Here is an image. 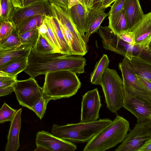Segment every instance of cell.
<instances>
[{
    "label": "cell",
    "mask_w": 151,
    "mask_h": 151,
    "mask_svg": "<svg viewBox=\"0 0 151 151\" xmlns=\"http://www.w3.org/2000/svg\"><path fill=\"white\" fill-rule=\"evenodd\" d=\"M148 47L149 49L151 50V40L148 44Z\"/></svg>",
    "instance_id": "681fc988"
},
{
    "label": "cell",
    "mask_w": 151,
    "mask_h": 151,
    "mask_svg": "<svg viewBox=\"0 0 151 151\" xmlns=\"http://www.w3.org/2000/svg\"><path fill=\"white\" fill-rule=\"evenodd\" d=\"M109 60L107 56L104 54L96 63L91 76V83L93 84L101 86L102 76L106 69L108 68Z\"/></svg>",
    "instance_id": "d4e9b609"
},
{
    "label": "cell",
    "mask_w": 151,
    "mask_h": 151,
    "mask_svg": "<svg viewBox=\"0 0 151 151\" xmlns=\"http://www.w3.org/2000/svg\"><path fill=\"white\" fill-rule=\"evenodd\" d=\"M0 21H10L11 14L14 8L11 0H0Z\"/></svg>",
    "instance_id": "f546056e"
},
{
    "label": "cell",
    "mask_w": 151,
    "mask_h": 151,
    "mask_svg": "<svg viewBox=\"0 0 151 151\" xmlns=\"http://www.w3.org/2000/svg\"><path fill=\"white\" fill-rule=\"evenodd\" d=\"M15 85V84H14ZM14 86L0 88V96H4L10 95L14 91Z\"/></svg>",
    "instance_id": "60d3db41"
},
{
    "label": "cell",
    "mask_w": 151,
    "mask_h": 151,
    "mask_svg": "<svg viewBox=\"0 0 151 151\" xmlns=\"http://www.w3.org/2000/svg\"><path fill=\"white\" fill-rule=\"evenodd\" d=\"M14 8L24 7V0H11Z\"/></svg>",
    "instance_id": "f6af8a7d"
},
{
    "label": "cell",
    "mask_w": 151,
    "mask_h": 151,
    "mask_svg": "<svg viewBox=\"0 0 151 151\" xmlns=\"http://www.w3.org/2000/svg\"><path fill=\"white\" fill-rule=\"evenodd\" d=\"M50 3L57 5L67 9L68 8V0H47Z\"/></svg>",
    "instance_id": "ab89813d"
},
{
    "label": "cell",
    "mask_w": 151,
    "mask_h": 151,
    "mask_svg": "<svg viewBox=\"0 0 151 151\" xmlns=\"http://www.w3.org/2000/svg\"><path fill=\"white\" fill-rule=\"evenodd\" d=\"M108 27L116 35L125 31H128L125 14L124 9L118 14L109 16Z\"/></svg>",
    "instance_id": "cb8c5ba5"
},
{
    "label": "cell",
    "mask_w": 151,
    "mask_h": 151,
    "mask_svg": "<svg viewBox=\"0 0 151 151\" xmlns=\"http://www.w3.org/2000/svg\"><path fill=\"white\" fill-rule=\"evenodd\" d=\"M15 28L10 21L1 22L0 27V40L7 37Z\"/></svg>",
    "instance_id": "d590c367"
},
{
    "label": "cell",
    "mask_w": 151,
    "mask_h": 151,
    "mask_svg": "<svg viewBox=\"0 0 151 151\" xmlns=\"http://www.w3.org/2000/svg\"><path fill=\"white\" fill-rule=\"evenodd\" d=\"M109 119H100L86 123L59 125L53 124L52 134L62 139L75 143L88 142L99 131L111 123Z\"/></svg>",
    "instance_id": "277c9868"
},
{
    "label": "cell",
    "mask_w": 151,
    "mask_h": 151,
    "mask_svg": "<svg viewBox=\"0 0 151 151\" xmlns=\"http://www.w3.org/2000/svg\"><path fill=\"white\" fill-rule=\"evenodd\" d=\"M70 9L73 21L86 43L85 33L87 29L88 10L81 4L74 5Z\"/></svg>",
    "instance_id": "d6986e66"
},
{
    "label": "cell",
    "mask_w": 151,
    "mask_h": 151,
    "mask_svg": "<svg viewBox=\"0 0 151 151\" xmlns=\"http://www.w3.org/2000/svg\"><path fill=\"white\" fill-rule=\"evenodd\" d=\"M151 138V120L137 122L115 151H137Z\"/></svg>",
    "instance_id": "52a82bcc"
},
{
    "label": "cell",
    "mask_w": 151,
    "mask_h": 151,
    "mask_svg": "<svg viewBox=\"0 0 151 151\" xmlns=\"http://www.w3.org/2000/svg\"><path fill=\"white\" fill-rule=\"evenodd\" d=\"M50 101L43 96L32 108L31 110L36 114L40 119L43 118L45 113L47 104Z\"/></svg>",
    "instance_id": "836d02e7"
},
{
    "label": "cell",
    "mask_w": 151,
    "mask_h": 151,
    "mask_svg": "<svg viewBox=\"0 0 151 151\" xmlns=\"http://www.w3.org/2000/svg\"><path fill=\"white\" fill-rule=\"evenodd\" d=\"M117 35L124 41L133 45L135 44V37L134 32L125 31Z\"/></svg>",
    "instance_id": "74e56055"
},
{
    "label": "cell",
    "mask_w": 151,
    "mask_h": 151,
    "mask_svg": "<svg viewBox=\"0 0 151 151\" xmlns=\"http://www.w3.org/2000/svg\"><path fill=\"white\" fill-rule=\"evenodd\" d=\"M107 107L116 113L123 107L125 92L122 80L115 70L106 68L103 73L101 86Z\"/></svg>",
    "instance_id": "5b68a950"
},
{
    "label": "cell",
    "mask_w": 151,
    "mask_h": 151,
    "mask_svg": "<svg viewBox=\"0 0 151 151\" xmlns=\"http://www.w3.org/2000/svg\"><path fill=\"white\" fill-rule=\"evenodd\" d=\"M129 122L116 115L115 119L87 142L83 151H104L122 142L129 130Z\"/></svg>",
    "instance_id": "3957f363"
},
{
    "label": "cell",
    "mask_w": 151,
    "mask_h": 151,
    "mask_svg": "<svg viewBox=\"0 0 151 151\" xmlns=\"http://www.w3.org/2000/svg\"><path fill=\"white\" fill-rule=\"evenodd\" d=\"M14 91L19 104L31 110L44 96L42 87L31 77L18 80L14 85Z\"/></svg>",
    "instance_id": "8992f818"
},
{
    "label": "cell",
    "mask_w": 151,
    "mask_h": 151,
    "mask_svg": "<svg viewBox=\"0 0 151 151\" xmlns=\"http://www.w3.org/2000/svg\"><path fill=\"white\" fill-rule=\"evenodd\" d=\"M86 65V60L81 55L59 53L42 54L32 47L24 71L34 78L49 72L62 70L80 74L84 72Z\"/></svg>",
    "instance_id": "6da1fadb"
},
{
    "label": "cell",
    "mask_w": 151,
    "mask_h": 151,
    "mask_svg": "<svg viewBox=\"0 0 151 151\" xmlns=\"http://www.w3.org/2000/svg\"><path fill=\"white\" fill-rule=\"evenodd\" d=\"M46 17L59 45L61 53L71 55L70 47L65 40L58 20L53 15Z\"/></svg>",
    "instance_id": "7402d4cb"
},
{
    "label": "cell",
    "mask_w": 151,
    "mask_h": 151,
    "mask_svg": "<svg viewBox=\"0 0 151 151\" xmlns=\"http://www.w3.org/2000/svg\"><path fill=\"white\" fill-rule=\"evenodd\" d=\"M21 45L19 34L15 28L9 36L0 40V50L12 49Z\"/></svg>",
    "instance_id": "4316f807"
},
{
    "label": "cell",
    "mask_w": 151,
    "mask_h": 151,
    "mask_svg": "<svg viewBox=\"0 0 151 151\" xmlns=\"http://www.w3.org/2000/svg\"><path fill=\"white\" fill-rule=\"evenodd\" d=\"M101 106L97 88L86 92L82 96L80 122L86 123L97 120Z\"/></svg>",
    "instance_id": "7c38bea8"
},
{
    "label": "cell",
    "mask_w": 151,
    "mask_h": 151,
    "mask_svg": "<svg viewBox=\"0 0 151 151\" xmlns=\"http://www.w3.org/2000/svg\"><path fill=\"white\" fill-rule=\"evenodd\" d=\"M50 4L47 0L41 1L23 8H14L10 19L15 28L27 19L36 16H51Z\"/></svg>",
    "instance_id": "30bf717a"
},
{
    "label": "cell",
    "mask_w": 151,
    "mask_h": 151,
    "mask_svg": "<svg viewBox=\"0 0 151 151\" xmlns=\"http://www.w3.org/2000/svg\"><path fill=\"white\" fill-rule=\"evenodd\" d=\"M53 16L56 18L70 32L75 39L83 49L88 52L86 42L78 29L73 19L70 9H65L50 3Z\"/></svg>",
    "instance_id": "5bb4252c"
},
{
    "label": "cell",
    "mask_w": 151,
    "mask_h": 151,
    "mask_svg": "<svg viewBox=\"0 0 151 151\" xmlns=\"http://www.w3.org/2000/svg\"><path fill=\"white\" fill-rule=\"evenodd\" d=\"M34 151H73L77 146L70 141L57 137L44 130L37 133Z\"/></svg>",
    "instance_id": "8fae6325"
},
{
    "label": "cell",
    "mask_w": 151,
    "mask_h": 151,
    "mask_svg": "<svg viewBox=\"0 0 151 151\" xmlns=\"http://www.w3.org/2000/svg\"><path fill=\"white\" fill-rule=\"evenodd\" d=\"M17 110L14 109L5 102L0 109V123L11 122L13 119Z\"/></svg>",
    "instance_id": "1f68e13d"
},
{
    "label": "cell",
    "mask_w": 151,
    "mask_h": 151,
    "mask_svg": "<svg viewBox=\"0 0 151 151\" xmlns=\"http://www.w3.org/2000/svg\"><path fill=\"white\" fill-rule=\"evenodd\" d=\"M132 55L151 64V50L149 48L148 45L141 46L134 45Z\"/></svg>",
    "instance_id": "f1b7e54d"
},
{
    "label": "cell",
    "mask_w": 151,
    "mask_h": 151,
    "mask_svg": "<svg viewBox=\"0 0 151 151\" xmlns=\"http://www.w3.org/2000/svg\"><path fill=\"white\" fill-rule=\"evenodd\" d=\"M115 0H103L101 2L94 5H96L100 9H105L110 6L111 4Z\"/></svg>",
    "instance_id": "f35d334b"
},
{
    "label": "cell",
    "mask_w": 151,
    "mask_h": 151,
    "mask_svg": "<svg viewBox=\"0 0 151 151\" xmlns=\"http://www.w3.org/2000/svg\"><path fill=\"white\" fill-rule=\"evenodd\" d=\"M17 76H11L0 71V88L9 87L14 86L18 80Z\"/></svg>",
    "instance_id": "e575fe53"
},
{
    "label": "cell",
    "mask_w": 151,
    "mask_h": 151,
    "mask_svg": "<svg viewBox=\"0 0 151 151\" xmlns=\"http://www.w3.org/2000/svg\"><path fill=\"white\" fill-rule=\"evenodd\" d=\"M137 76L151 82V64L134 56L129 60L124 57L122 61Z\"/></svg>",
    "instance_id": "44dd1931"
},
{
    "label": "cell",
    "mask_w": 151,
    "mask_h": 151,
    "mask_svg": "<svg viewBox=\"0 0 151 151\" xmlns=\"http://www.w3.org/2000/svg\"><path fill=\"white\" fill-rule=\"evenodd\" d=\"M98 33L106 50L115 52L129 60L132 59L134 45L120 39L108 27L100 26Z\"/></svg>",
    "instance_id": "9c48e42d"
},
{
    "label": "cell",
    "mask_w": 151,
    "mask_h": 151,
    "mask_svg": "<svg viewBox=\"0 0 151 151\" xmlns=\"http://www.w3.org/2000/svg\"><path fill=\"white\" fill-rule=\"evenodd\" d=\"M125 0H116L111 6L109 16H114L119 14L123 9Z\"/></svg>",
    "instance_id": "8d00e7d4"
},
{
    "label": "cell",
    "mask_w": 151,
    "mask_h": 151,
    "mask_svg": "<svg viewBox=\"0 0 151 151\" xmlns=\"http://www.w3.org/2000/svg\"><path fill=\"white\" fill-rule=\"evenodd\" d=\"M102 0H94L93 2V6L95 4L101 2Z\"/></svg>",
    "instance_id": "c3c4849f"
},
{
    "label": "cell",
    "mask_w": 151,
    "mask_h": 151,
    "mask_svg": "<svg viewBox=\"0 0 151 151\" xmlns=\"http://www.w3.org/2000/svg\"><path fill=\"white\" fill-rule=\"evenodd\" d=\"M82 4L81 0H68V8H70L74 5L79 4Z\"/></svg>",
    "instance_id": "bcb514c9"
},
{
    "label": "cell",
    "mask_w": 151,
    "mask_h": 151,
    "mask_svg": "<svg viewBox=\"0 0 151 151\" xmlns=\"http://www.w3.org/2000/svg\"><path fill=\"white\" fill-rule=\"evenodd\" d=\"M44 0H24V7L30 5L37 2Z\"/></svg>",
    "instance_id": "7dc6e473"
},
{
    "label": "cell",
    "mask_w": 151,
    "mask_h": 151,
    "mask_svg": "<svg viewBox=\"0 0 151 151\" xmlns=\"http://www.w3.org/2000/svg\"><path fill=\"white\" fill-rule=\"evenodd\" d=\"M76 74L69 70L47 73L42 87L44 96L50 101H55L75 95L81 85Z\"/></svg>",
    "instance_id": "7a4b0ae2"
},
{
    "label": "cell",
    "mask_w": 151,
    "mask_h": 151,
    "mask_svg": "<svg viewBox=\"0 0 151 151\" xmlns=\"http://www.w3.org/2000/svg\"><path fill=\"white\" fill-rule=\"evenodd\" d=\"M123 9L126 16L128 31L133 32L145 15L139 0H125Z\"/></svg>",
    "instance_id": "9a60e30c"
},
{
    "label": "cell",
    "mask_w": 151,
    "mask_h": 151,
    "mask_svg": "<svg viewBox=\"0 0 151 151\" xmlns=\"http://www.w3.org/2000/svg\"><path fill=\"white\" fill-rule=\"evenodd\" d=\"M123 107L136 117L137 122L151 119V102L147 100L125 93Z\"/></svg>",
    "instance_id": "4fadbf2b"
},
{
    "label": "cell",
    "mask_w": 151,
    "mask_h": 151,
    "mask_svg": "<svg viewBox=\"0 0 151 151\" xmlns=\"http://www.w3.org/2000/svg\"><path fill=\"white\" fill-rule=\"evenodd\" d=\"M137 151H151V138L146 141Z\"/></svg>",
    "instance_id": "b9f144b4"
},
{
    "label": "cell",
    "mask_w": 151,
    "mask_h": 151,
    "mask_svg": "<svg viewBox=\"0 0 151 151\" xmlns=\"http://www.w3.org/2000/svg\"><path fill=\"white\" fill-rule=\"evenodd\" d=\"M136 76L139 80L151 92V82L137 75Z\"/></svg>",
    "instance_id": "7bdbcfd3"
},
{
    "label": "cell",
    "mask_w": 151,
    "mask_h": 151,
    "mask_svg": "<svg viewBox=\"0 0 151 151\" xmlns=\"http://www.w3.org/2000/svg\"><path fill=\"white\" fill-rule=\"evenodd\" d=\"M39 33L37 28L19 34L22 45L31 44L34 46L36 44Z\"/></svg>",
    "instance_id": "4dcf8cb0"
},
{
    "label": "cell",
    "mask_w": 151,
    "mask_h": 151,
    "mask_svg": "<svg viewBox=\"0 0 151 151\" xmlns=\"http://www.w3.org/2000/svg\"><path fill=\"white\" fill-rule=\"evenodd\" d=\"M118 67L122 73L125 93L151 102V92L139 80L131 68L122 61Z\"/></svg>",
    "instance_id": "ba28073f"
},
{
    "label": "cell",
    "mask_w": 151,
    "mask_h": 151,
    "mask_svg": "<svg viewBox=\"0 0 151 151\" xmlns=\"http://www.w3.org/2000/svg\"><path fill=\"white\" fill-rule=\"evenodd\" d=\"M45 17L38 15L30 17L25 21L16 29L19 34L37 28L43 22Z\"/></svg>",
    "instance_id": "484cf974"
},
{
    "label": "cell",
    "mask_w": 151,
    "mask_h": 151,
    "mask_svg": "<svg viewBox=\"0 0 151 151\" xmlns=\"http://www.w3.org/2000/svg\"><path fill=\"white\" fill-rule=\"evenodd\" d=\"M33 46L32 44H27L12 49L0 50V67L14 60L28 58Z\"/></svg>",
    "instance_id": "ffe728a7"
},
{
    "label": "cell",
    "mask_w": 151,
    "mask_h": 151,
    "mask_svg": "<svg viewBox=\"0 0 151 151\" xmlns=\"http://www.w3.org/2000/svg\"><path fill=\"white\" fill-rule=\"evenodd\" d=\"M22 111V108L18 110L13 119L10 122L7 142L5 147V151H17L20 146L19 135L21 126Z\"/></svg>",
    "instance_id": "2e32d148"
},
{
    "label": "cell",
    "mask_w": 151,
    "mask_h": 151,
    "mask_svg": "<svg viewBox=\"0 0 151 151\" xmlns=\"http://www.w3.org/2000/svg\"><path fill=\"white\" fill-rule=\"evenodd\" d=\"M133 32L135 37L134 45H148L151 40V12L145 14Z\"/></svg>",
    "instance_id": "e0dca14e"
},
{
    "label": "cell",
    "mask_w": 151,
    "mask_h": 151,
    "mask_svg": "<svg viewBox=\"0 0 151 151\" xmlns=\"http://www.w3.org/2000/svg\"><path fill=\"white\" fill-rule=\"evenodd\" d=\"M32 47L37 52L41 53H58L54 48L40 34L36 44Z\"/></svg>",
    "instance_id": "83f0119b"
},
{
    "label": "cell",
    "mask_w": 151,
    "mask_h": 151,
    "mask_svg": "<svg viewBox=\"0 0 151 151\" xmlns=\"http://www.w3.org/2000/svg\"><path fill=\"white\" fill-rule=\"evenodd\" d=\"M94 0H81L82 4L88 10L93 6Z\"/></svg>",
    "instance_id": "ee69618b"
},
{
    "label": "cell",
    "mask_w": 151,
    "mask_h": 151,
    "mask_svg": "<svg viewBox=\"0 0 151 151\" xmlns=\"http://www.w3.org/2000/svg\"></svg>",
    "instance_id": "f907efd6"
},
{
    "label": "cell",
    "mask_w": 151,
    "mask_h": 151,
    "mask_svg": "<svg viewBox=\"0 0 151 151\" xmlns=\"http://www.w3.org/2000/svg\"><path fill=\"white\" fill-rule=\"evenodd\" d=\"M28 58H19L8 62L0 67V71L11 76L17 75L26 68Z\"/></svg>",
    "instance_id": "603a6c76"
},
{
    "label": "cell",
    "mask_w": 151,
    "mask_h": 151,
    "mask_svg": "<svg viewBox=\"0 0 151 151\" xmlns=\"http://www.w3.org/2000/svg\"><path fill=\"white\" fill-rule=\"evenodd\" d=\"M105 10L100 9L96 5L88 10L87 29L85 34L86 42L90 36L98 31L104 19L109 16V13H105Z\"/></svg>",
    "instance_id": "ac0fdd59"
},
{
    "label": "cell",
    "mask_w": 151,
    "mask_h": 151,
    "mask_svg": "<svg viewBox=\"0 0 151 151\" xmlns=\"http://www.w3.org/2000/svg\"><path fill=\"white\" fill-rule=\"evenodd\" d=\"M44 21L48 29L47 33L42 36L54 48L58 53H61L59 45L46 16L44 18Z\"/></svg>",
    "instance_id": "d6a6232c"
}]
</instances>
